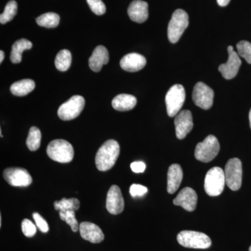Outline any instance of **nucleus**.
I'll list each match as a JSON object with an SVG mask.
<instances>
[{"label": "nucleus", "mask_w": 251, "mask_h": 251, "mask_svg": "<svg viewBox=\"0 0 251 251\" xmlns=\"http://www.w3.org/2000/svg\"><path fill=\"white\" fill-rule=\"evenodd\" d=\"M120 147L115 140H108L99 149L96 155L95 163L100 171H108L115 166L120 156Z\"/></svg>", "instance_id": "nucleus-1"}, {"label": "nucleus", "mask_w": 251, "mask_h": 251, "mask_svg": "<svg viewBox=\"0 0 251 251\" xmlns=\"http://www.w3.org/2000/svg\"><path fill=\"white\" fill-rule=\"evenodd\" d=\"M46 151L51 159L59 163H69L74 156V150L72 144L65 140H52L48 146Z\"/></svg>", "instance_id": "nucleus-2"}, {"label": "nucleus", "mask_w": 251, "mask_h": 251, "mask_svg": "<svg viewBox=\"0 0 251 251\" xmlns=\"http://www.w3.org/2000/svg\"><path fill=\"white\" fill-rule=\"evenodd\" d=\"M226 184L224 171L219 167H214L206 173L204 187L208 196H219L224 191Z\"/></svg>", "instance_id": "nucleus-3"}, {"label": "nucleus", "mask_w": 251, "mask_h": 251, "mask_svg": "<svg viewBox=\"0 0 251 251\" xmlns=\"http://www.w3.org/2000/svg\"><path fill=\"white\" fill-rule=\"evenodd\" d=\"M180 245L190 249H206L211 247L210 238L202 232L184 230L177 235Z\"/></svg>", "instance_id": "nucleus-4"}, {"label": "nucleus", "mask_w": 251, "mask_h": 251, "mask_svg": "<svg viewBox=\"0 0 251 251\" xmlns=\"http://www.w3.org/2000/svg\"><path fill=\"white\" fill-rule=\"evenodd\" d=\"M188 24V16L184 10L176 9L173 13L168 27V39L172 44H175L179 40Z\"/></svg>", "instance_id": "nucleus-5"}, {"label": "nucleus", "mask_w": 251, "mask_h": 251, "mask_svg": "<svg viewBox=\"0 0 251 251\" xmlns=\"http://www.w3.org/2000/svg\"><path fill=\"white\" fill-rule=\"evenodd\" d=\"M220 151L219 140L214 135H208L202 143H198L195 150L196 159L208 163L214 159Z\"/></svg>", "instance_id": "nucleus-6"}, {"label": "nucleus", "mask_w": 251, "mask_h": 251, "mask_svg": "<svg viewBox=\"0 0 251 251\" xmlns=\"http://www.w3.org/2000/svg\"><path fill=\"white\" fill-rule=\"evenodd\" d=\"M186 99V92L184 87L176 84L173 85L167 92L166 103L168 116L173 117L179 113Z\"/></svg>", "instance_id": "nucleus-7"}, {"label": "nucleus", "mask_w": 251, "mask_h": 251, "mask_svg": "<svg viewBox=\"0 0 251 251\" xmlns=\"http://www.w3.org/2000/svg\"><path fill=\"white\" fill-rule=\"evenodd\" d=\"M85 99L83 97L79 95L74 96L59 107L57 115L64 121L74 120L80 115L85 107Z\"/></svg>", "instance_id": "nucleus-8"}, {"label": "nucleus", "mask_w": 251, "mask_h": 251, "mask_svg": "<svg viewBox=\"0 0 251 251\" xmlns=\"http://www.w3.org/2000/svg\"><path fill=\"white\" fill-rule=\"evenodd\" d=\"M224 173L227 186L232 191H238L242 183V161L237 158L229 160L225 168Z\"/></svg>", "instance_id": "nucleus-9"}, {"label": "nucleus", "mask_w": 251, "mask_h": 251, "mask_svg": "<svg viewBox=\"0 0 251 251\" xmlns=\"http://www.w3.org/2000/svg\"><path fill=\"white\" fill-rule=\"evenodd\" d=\"M192 97L193 102L197 106L204 110H209L213 105L214 92L209 86L199 82L193 88Z\"/></svg>", "instance_id": "nucleus-10"}, {"label": "nucleus", "mask_w": 251, "mask_h": 251, "mask_svg": "<svg viewBox=\"0 0 251 251\" xmlns=\"http://www.w3.org/2000/svg\"><path fill=\"white\" fill-rule=\"evenodd\" d=\"M4 179L13 186L26 187L32 183V178L27 170L23 168H6L3 173Z\"/></svg>", "instance_id": "nucleus-11"}, {"label": "nucleus", "mask_w": 251, "mask_h": 251, "mask_svg": "<svg viewBox=\"0 0 251 251\" xmlns=\"http://www.w3.org/2000/svg\"><path fill=\"white\" fill-rule=\"evenodd\" d=\"M229 57L226 64H221L219 67V71L222 74L224 78L231 80L237 75L239 68L242 64V61L239 58V54L234 50L232 46L227 48Z\"/></svg>", "instance_id": "nucleus-12"}, {"label": "nucleus", "mask_w": 251, "mask_h": 251, "mask_svg": "<svg viewBox=\"0 0 251 251\" xmlns=\"http://www.w3.org/2000/svg\"><path fill=\"white\" fill-rule=\"evenodd\" d=\"M175 125L176 138L179 140L184 139L193 127L191 112L187 110L179 112L175 117Z\"/></svg>", "instance_id": "nucleus-13"}, {"label": "nucleus", "mask_w": 251, "mask_h": 251, "mask_svg": "<svg viewBox=\"0 0 251 251\" xmlns=\"http://www.w3.org/2000/svg\"><path fill=\"white\" fill-rule=\"evenodd\" d=\"M106 208L109 213L114 215L121 214L125 209V201L119 186L113 185L107 194Z\"/></svg>", "instance_id": "nucleus-14"}, {"label": "nucleus", "mask_w": 251, "mask_h": 251, "mask_svg": "<svg viewBox=\"0 0 251 251\" xmlns=\"http://www.w3.org/2000/svg\"><path fill=\"white\" fill-rule=\"evenodd\" d=\"M198 196L193 188H183L173 201L175 205L181 206L188 211H193L197 206Z\"/></svg>", "instance_id": "nucleus-15"}, {"label": "nucleus", "mask_w": 251, "mask_h": 251, "mask_svg": "<svg viewBox=\"0 0 251 251\" xmlns=\"http://www.w3.org/2000/svg\"><path fill=\"white\" fill-rule=\"evenodd\" d=\"M81 237L85 240L98 244L104 240L103 232L98 226L90 222H82L79 226Z\"/></svg>", "instance_id": "nucleus-16"}, {"label": "nucleus", "mask_w": 251, "mask_h": 251, "mask_svg": "<svg viewBox=\"0 0 251 251\" xmlns=\"http://www.w3.org/2000/svg\"><path fill=\"white\" fill-rule=\"evenodd\" d=\"M128 15L133 22H145L149 17L148 3L142 0H134L128 6Z\"/></svg>", "instance_id": "nucleus-17"}, {"label": "nucleus", "mask_w": 251, "mask_h": 251, "mask_svg": "<svg viewBox=\"0 0 251 251\" xmlns=\"http://www.w3.org/2000/svg\"><path fill=\"white\" fill-rule=\"evenodd\" d=\"M147 60L144 56L138 53L126 54L120 61V67L128 72H136L145 67Z\"/></svg>", "instance_id": "nucleus-18"}, {"label": "nucleus", "mask_w": 251, "mask_h": 251, "mask_svg": "<svg viewBox=\"0 0 251 251\" xmlns=\"http://www.w3.org/2000/svg\"><path fill=\"white\" fill-rule=\"evenodd\" d=\"M109 62V53L106 48L99 46L94 49L93 53L89 59V66L94 72H99L102 67Z\"/></svg>", "instance_id": "nucleus-19"}, {"label": "nucleus", "mask_w": 251, "mask_h": 251, "mask_svg": "<svg viewBox=\"0 0 251 251\" xmlns=\"http://www.w3.org/2000/svg\"><path fill=\"white\" fill-rule=\"evenodd\" d=\"M183 179V171L178 164L170 166L168 172V186L167 191L170 194H173L177 191Z\"/></svg>", "instance_id": "nucleus-20"}, {"label": "nucleus", "mask_w": 251, "mask_h": 251, "mask_svg": "<svg viewBox=\"0 0 251 251\" xmlns=\"http://www.w3.org/2000/svg\"><path fill=\"white\" fill-rule=\"evenodd\" d=\"M137 104V99L130 94H121L113 99L112 105L118 111H128L132 110Z\"/></svg>", "instance_id": "nucleus-21"}, {"label": "nucleus", "mask_w": 251, "mask_h": 251, "mask_svg": "<svg viewBox=\"0 0 251 251\" xmlns=\"http://www.w3.org/2000/svg\"><path fill=\"white\" fill-rule=\"evenodd\" d=\"M32 48V43L27 39H21L14 43L12 46L10 59L14 64H18L22 61L23 51L29 50Z\"/></svg>", "instance_id": "nucleus-22"}, {"label": "nucleus", "mask_w": 251, "mask_h": 251, "mask_svg": "<svg viewBox=\"0 0 251 251\" xmlns=\"http://www.w3.org/2000/svg\"><path fill=\"white\" fill-rule=\"evenodd\" d=\"M35 88V82L31 79L18 81L11 86V93L18 97H24L30 93Z\"/></svg>", "instance_id": "nucleus-23"}, {"label": "nucleus", "mask_w": 251, "mask_h": 251, "mask_svg": "<svg viewBox=\"0 0 251 251\" xmlns=\"http://www.w3.org/2000/svg\"><path fill=\"white\" fill-rule=\"evenodd\" d=\"M72 53L68 50H62L56 56L54 64L60 72H67L72 64Z\"/></svg>", "instance_id": "nucleus-24"}, {"label": "nucleus", "mask_w": 251, "mask_h": 251, "mask_svg": "<svg viewBox=\"0 0 251 251\" xmlns=\"http://www.w3.org/2000/svg\"><path fill=\"white\" fill-rule=\"evenodd\" d=\"M59 15L55 13H46V14L41 15L36 18V23L41 27L46 28H54L59 25Z\"/></svg>", "instance_id": "nucleus-25"}, {"label": "nucleus", "mask_w": 251, "mask_h": 251, "mask_svg": "<svg viewBox=\"0 0 251 251\" xmlns=\"http://www.w3.org/2000/svg\"><path fill=\"white\" fill-rule=\"evenodd\" d=\"M41 133L39 128L35 126L31 127L27 138V146L30 151H34L39 150L41 146Z\"/></svg>", "instance_id": "nucleus-26"}, {"label": "nucleus", "mask_w": 251, "mask_h": 251, "mask_svg": "<svg viewBox=\"0 0 251 251\" xmlns=\"http://www.w3.org/2000/svg\"><path fill=\"white\" fill-rule=\"evenodd\" d=\"M80 201L77 198H63L61 201H55L54 203V209L57 211H77L80 208Z\"/></svg>", "instance_id": "nucleus-27"}, {"label": "nucleus", "mask_w": 251, "mask_h": 251, "mask_svg": "<svg viewBox=\"0 0 251 251\" xmlns=\"http://www.w3.org/2000/svg\"><path fill=\"white\" fill-rule=\"evenodd\" d=\"M18 11V4L14 0H11L6 4L4 11L0 16L1 24H6L14 19Z\"/></svg>", "instance_id": "nucleus-28"}, {"label": "nucleus", "mask_w": 251, "mask_h": 251, "mask_svg": "<svg viewBox=\"0 0 251 251\" xmlns=\"http://www.w3.org/2000/svg\"><path fill=\"white\" fill-rule=\"evenodd\" d=\"M59 216L62 221H66L71 226L73 232H76L79 229V225L75 219V211H59Z\"/></svg>", "instance_id": "nucleus-29"}, {"label": "nucleus", "mask_w": 251, "mask_h": 251, "mask_svg": "<svg viewBox=\"0 0 251 251\" xmlns=\"http://www.w3.org/2000/svg\"><path fill=\"white\" fill-rule=\"evenodd\" d=\"M237 53L251 64V44L247 41H241L237 44Z\"/></svg>", "instance_id": "nucleus-30"}, {"label": "nucleus", "mask_w": 251, "mask_h": 251, "mask_svg": "<svg viewBox=\"0 0 251 251\" xmlns=\"http://www.w3.org/2000/svg\"><path fill=\"white\" fill-rule=\"evenodd\" d=\"M87 2L92 12L97 16H101L106 11V7L102 0H87Z\"/></svg>", "instance_id": "nucleus-31"}, {"label": "nucleus", "mask_w": 251, "mask_h": 251, "mask_svg": "<svg viewBox=\"0 0 251 251\" xmlns=\"http://www.w3.org/2000/svg\"><path fill=\"white\" fill-rule=\"evenodd\" d=\"M21 227H22L23 233L26 237H32L36 233V226L31 222L30 220L27 219L23 220Z\"/></svg>", "instance_id": "nucleus-32"}, {"label": "nucleus", "mask_w": 251, "mask_h": 251, "mask_svg": "<svg viewBox=\"0 0 251 251\" xmlns=\"http://www.w3.org/2000/svg\"><path fill=\"white\" fill-rule=\"evenodd\" d=\"M33 219H34V221H35L36 227L40 229L41 232H44V233H47V232H49V224H48L46 220L44 219L40 214H38L37 212L34 213V214H33Z\"/></svg>", "instance_id": "nucleus-33"}, {"label": "nucleus", "mask_w": 251, "mask_h": 251, "mask_svg": "<svg viewBox=\"0 0 251 251\" xmlns=\"http://www.w3.org/2000/svg\"><path fill=\"white\" fill-rule=\"evenodd\" d=\"M130 194L132 197H142L148 192V188L140 184H132L130 187Z\"/></svg>", "instance_id": "nucleus-34"}, {"label": "nucleus", "mask_w": 251, "mask_h": 251, "mask_svg": "<svg viewBox=\"0 0 251 251\" xmlns=\"http://www.w3.org/2000/svg\"><path fill=\"white\" fill-rule=\"evenodd\" d=\"M132 171L135 173H142L145 171L146 165L143 161H135L130 164Z\"/></svg>", "instance_id": "nucleus-35"}, {"label": "nucleus", "mask_w": 251, "mask_h": 251, "mask_svg": "<svg viewBox=\"0 0 251 251\" xmlns=\"http://www.w3.org/2000/svg\"><path fill=\"white\" fill-rule=\"evenodd\" d=\"M230 0H217L218 4L221 6H226L228 5Z\"/></svg>", "instance_id": "nucleus-36"}, {"label": "nucleus", "mask_w": 251, "mask_h": 251, "mask_svg": "<svg viewBox=\"0 0 251 251\" xmlns=\"http://www.w3.org/2000/svg\"><path fill=\"white\" fill-rule=\"evenodd\" d=\"M4 59V52L2 50L0 51V63H2Z\"/></svg>", "instance_id": "nucleus-37"}, {"label": "nucleus", "mask_w": 251, "mask_h": 251, "mask_svg": "<svg viewBox=\"0 0 251 251\" xmlns=\"http://www.w3.org/2000/svg\"><path fill=\"white\" fill-rule=\"evenodd\" d=\"M249 121H250V126L251 128V109L250 110V112H249Z\"/></svg>", "instance_id": "nucleus-38"}, {"label": "nucleus", "mask_w": 251, "mask_h": 251, "mask_svg": "<svg viewBox=\"0 0 251 251\" xmlns=\"http://www.w3.org/2000/svg\"><path fill=\"white\" fill-rule=\"evenodd\" d=\"M1 226V216H0V226Z\"/></svg>", "instance_id": "nucleus-39"}, {"label": "nucleus", "mask_w": 251, "mask_h": 251, "mask_svg": "<svg viewBox=\"0 0 251 251\" xmlns=\"http://www.w3.org/2000/svg\"><path fill=\"white\" fill-rule=\"evenodd\" d=\"M249 251H251V246L250 248H249Z\"/></svg>", "instance_id": "nucleus-40"}]
</instances>
